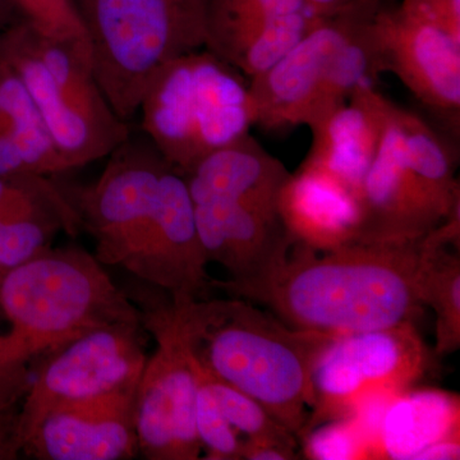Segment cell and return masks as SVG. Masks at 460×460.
I'll list each match as a JSON object with an SVG mask.
<instances>
[{"instance_id": "cell-1", "label": "cell", "mask_w": 460, "mask_h": 460, "mask_svg": "<svg viewBox=\"0 0 460 460\" xmlns=\"http://www.w3.org/2000/svg\"><path fill=\"white\" fill-rule=\"evenodd\" d=\"M65 189L100 263L124 269L174 305L213 295L184 175L145 136L115 148L98 181Z\"/></svg>"}, {"instance_id": "cell-2", "label": "cell", "mask_w": 460, "mask_h": 460, "mask_svg": "<svg viewBox=\"0 0 460 460\" xmlns=\"http://www.w3.org/2000/svg\"><path fill=\"white\" fill-rule=\"evenodd\" d=\"M423 238L328 251L293 242L262 279L220 290L263 305L290 328L330 337L414 323L423 307Z\"/></svg>"}, {"instance_id": "cell-3", "label": "cell", "mask_w": 460, "mask_h": 460, "mask_svg": "<svg viewBox=\"0 0 460 460\" xmlns=\"http://www.w3.org/2000/svg\"><path fill=\"white\" fill-rule=\"evenodd\" d=\"M96 257L48 248L0 279V408L20 407L45 362L91 329L141 313Z\"/></svg>"}, {"instance_id": "cell-4", "label": "cell", "mask_w": 460, "mask_h": 460, "mask_svg": "<svg viewBox=\"0 0 460 460\" xmlns=\"http://www.w3.org/2000/svg\"><path fill=\"white\" fill-rule=\"evenodd\" d=\"M172 305L190 356L298 438L313 408L314 362L335 337L290 328L237 296Z\"/></svg>"}, {"instance_id": "cell-5", "label": "cell", "mask_w": 460, "mask_h": 460, "mask_svg": "<svg viewBox=\"0 0 460 460\" xmlns=\"http://www.w3.org/2000/svg\"><path fill=\"white\" fill-rule=\"evenodd\" d=\"M456 151L420 114L390 100L380 146L358 193L356 242L426 237L460 208Z\"/></svg>"}, {"instance_id": "cell-6", "label": "cell", "mask_w": 460, "mask_h": 460, "mask_svg": "<svg viewBox=\"0 0 460 460\" xmlns=\"http://www.w3.org/2000/svg\"><path fill=\"white\" fill-rule=\"evenodd\" d=\"M17 75L68 171L111 155L131 136L93 75L90 47L45 35L26 20L0 33Z\"/></svg>"}, {"instance_id": "cell-7", "label": "cell", "mask_w": 460, "mask_h": 460, "mask_svg": "<svg viewBox=\"0 0 460 460\" xmlns=\"http://www.w3.org/2000/svg\"><path fill=\"white\" fill-rule=\"evenodd\" d=\"M93 75L129 123L148 84L172 60L204 49L210 0H75Z\"/></svg>"}, {"instance_id": "cell-8", "label": "cell", "mask_w": 460, "mask_h": 460, "mask_svg": "<svg viewBox=\"0 0 460 460\" xmlns=\"http://www.w3.org/2000/svg\"><path fill=\"white\" fill-rule=\"evenodd\" d=\"M138 114L145 137L183 175L255 126L247 78L205 48L163 66Z\"/></svg>"}, {"instance_id": "cell-9", "label": "cell", "mask_w": 460, "mask_h": 460, "mask_svg": "<svg viewBox=\"0 0 460 460\" xmlns=\"http://www.w3.org/2000/svg\"><path fill=\"white\" fill-rule=\"evenodd\" d=\"M383 0H363L332 17H321L279 62L248 81L255 124L268 131L310 128L353 93L348 47Z\"/></svg>"}, {"instance_id": "cell-10", "label": "cell", "mask_w": 460, "mask_h": 460, "mask_svg": "<svg viewBox=\"0 0 460 460\" xmlns=\"http://www.w3.org/2000/svg\"><path fill=\"white\" fill-rule=\"evenodd\" d=\"M155 339L135 395L138 456L148 460H198L202 450L196 425V377L184 347L171 296L140 280L124 289Z\"/></svg>"}, {"instance_id": "cell-11", "label": "cell", "mask_w": 460, "mask_h": 460, "mask_svg": "<svg viewBox=\"0 0 460 460\" xmlns=\"http://www.w3.org/2000/svg\"><path fill=\"white\" fill-rule=\"evenodd\" d=\"M431 365V352L414 323L332 339L314 362L313 408L302 434L352 417L374 399L411 389Z\"/></svg>"}, {"instance_id": "cell-12", "label": "cell", "mask_w": 460, "mask_h": 460, "mask_svg": "<svg viewBox=\"0 0 460 460\" xmlns=\"http://www.w3.org/2000/svg\"><path fill=\"white\" fill-rule=\"evenodd\" d=\"M142 317L91 329L42 365L20 404L21 452L39 420L60 404L107 394L140 380L148 354Z\"/></svg>"}, {"instance_id": "cell-13", "label": "cell", "mask_w": 460, "mask_h": 460, "mask_svg": "<svg viewBox=\"0 0 460 460\" xmlns=\"http://www.w3.org/2000/svg\"><path fill=\"white\" fill-rule=\"evenodd\" d=\"M378 74L392 72L429 113L459 136L460 42L425 14L381 3L371 21Z\"/></svg>"}, {"instance_id": "cell-14", "label": "cell", "mask_w": 460, "mask_h": 460, "mask_svg": "<svg viewBox=\"0 0 460 460\" xmlns=\"http://www.w3.org/2000/svg\"><path fill=\"white\" fill-rule=\"evenodd\" d=\"M192 204L208 262L219 263L229 274L228 280L213 279L214 290L262 279L295 242L277 206L241 198Z\"/></svg>"}, {"instance_id": "cell-15", "label": "cell", "mask_w": 460, "mask_h": 460, "mask_svg": "<svg viewBox=\"0 0 460 460\" xmlns=\"http://www.w3.org/2000/svg\"><path fill=\"white\" fill-rule=\"evenodd\" d=\"M136 385L48 411L22 444L38 460H126L138 456Z\"/></svg>"}, {"instance_id": "cell-16", "label": "cell", "mask_w": 460, "mask_h": 460, "mask_svg": "<svg viewBox=\"0 0 460 460\" xmlns=\"http://www.w3.org/2000/svg\"><path fill=\"white\" fill-rule=\"evenodd\" d=\"M56 175H0V271L51 247L59 233L75 237L80 215Z\"/></svg>"}, {"instance_id": "cell-17", "label": "cell", "mask_w": 460, "mask_h": 460, "mask_svg": "<svg viewBox=\"0 0 460 460\" xmlns=\"http://www.w3.org/2000/svg\"><path fill=\"white\" fill-rule=\"evenodd\" d=\"M390 99L363 84L349 99L310 127L311 150L302 165L323 172L358 199L380 146Z\"/></svg>"}, {"instance_id": "cell-18", "label": "cell", "mask_w": 460, "mask_h": 460, "mask_svg": "<svg viewBox=\"0 0 460 460\" xmlns=\"http://www.w3.org/2000/svg\"><path fill=\"white\" fill-rule=\"evenodd\" d=\"M279 211L296 243L316 251L353 243L359 223L358 199L323 172L301 165L281 190Z\"/></svg>"}, {"instance_id": "cell-19", "label": "cell", "mask_w": 460, "mask_h": 460, "mask_svg": "<svg viewBox=\"0 0 460 460\" xmlns=\"http://www.w3.org/2000/svg\"><path fill=\"white\" fill-rule=\"evenodd\" d=\"M460 438L459 396L438 389L390 396L371 431V459L414 460L440 441Z\"/></svg>"}, {"instance_id": "cell-20", "label": "cell", "mask_w": 460, "mask_h": 460, "mask_svg": "<svg viewBox=\"0 0 460 460\" xmlns=\"http://www.w3.org/2000/svg\"><path fill=\"white\" fill-rule=\"evenodd\" d=\"M66 171L25 87L2 62L0 175H58Z\"/></svg>"}, {"instance_id": "cell-21", "label": "cell", "mask_w": 460, "mask_h": 460, "mask_svg": "<svg viewBox=\"0 0 460 460\" xmlns=\"http://www.w3.org/2000/svg\"><path fill=\"white\" fill-rule=\"evenodd\" d=\"M420 296L436 314L438 357L460 348V247L443 243L432 233L423 238Z\"/></svg>"}, {"instance_id": "cell-22", "label": "cell", "mask_w": 460, "mask_h": 460, "mask_svg": "<svg viewBox=\"0 0 460 460\" xmlns=\"http://www.w3.org/2000/svg\"><path fill=\"white\" fill-rule=\"evenodd\" d=\"M198 366L204 371L205 376L213 389L217 404L226 419L228 420L229 425L243 438L244 443L247 441H279V443L296 447V436L286 426L281 425L279 420H275L260 402L208 374L199 363Z\"/></svg>"}, {"instance_id": "cell-23", "label": "cell", "mask_w": 460, "mask_h": 460, "mask_svg": "<svg viewBox=\"0 0 460 460\" xmlns=\"http://www.w3.org/2000/svg\"><path fill=\"white\" fill-rule=\"evenodd\" d=\"M299 12H311L305 0H210L205 48Z\"/></svg>"}, {"instance_id": "cell-24", "label": "cell", "mask_w": 460, "mask_h": 460, "mask_svg": "<svg viewBox=\"0 0 460 460\" xmlns=\"http://www.w3.org/2000/svg\"><path fill=\"white\" fill-rule=\"evenodd\" d=\"M186 347V345H184ZM190 356V353H189ZM196 377V425L205 459L241 460L244 440L229 425L204 371L190 356Z\"/></svg>"}, {"instance_id": "cell-25", "label": "cell", "mask_w": 460, "mask_h": 460, "mask_svg": "<svg viewBox=\"0 0 460 460\" xmlns=\"http://www.w3.org/2000/svg\"><path fill=\"white\" fill-rule=\"evenodd\" d=\"M299 438L304 441L305 459H371L370 438L357 416L320 423Z\"/></svg>"}, {"instance_id": "cell-26", "label": "cell", "mask_w": 460, "mask_h": 460, "mask_svg": "<svg viewBox=\"0 0 460 460\" xmlns=\"http://www.w3.org/2000/svg\"><path fill=\"white\" fill-rule=\"evenodd\" d=\"M21 16L51 38L89 45L75 0H12Z\"/></svg>"}, {"instance_id": "cell-27", "label": "cell", "mask_w": 460, "mask_h": 460, "mask_svg": "<svg viewBox=\"0 0 460 460\" xmlns=\"http://www.w3.org/2000/svg\"><path fill=\"white\" fill-rule=\"evenodd\" d=\"M460 42V0H401Z\"/></svg>"}, {"instance_id": "cell-28", "label": "cell", "mask_w": 460, "mask_h": 460, "mask_svg": "<svg viewBox=\"0 0 460 460\" xmlns=\"http://www.w3.org/2000/svg\"><path fill=\"white\" fill-rule=\"evenodd\" d=\"M20 407L0 408V460L18 459L21 452L18 435Z\"/></svg>"}, {"instance_id": "cell-29", "label": "cell", "mask_w": 460, "mask_h": 460, "mask_svg": "<svg viewBox=\"0 0 460 460\" xmlns=\"http://www.w3.org/2000/svg\"><path fill=\"white\" fill-rule=\"evenodd\" d=\"M296 447L279 441H247L242 459L246 460H293L299 459Z\"/></svg>"}, {"instance_id": "cell-30", "label": "cell", "mask_w": 460, "mask_h": 460, "mask_svg": "<svg viewBox=\"0 0 460 460\" xmlns=\"http://www.w3.org/2000/svg\"><path fill=\"white\" fill-rule=\"evenodd\" d=\"M460 458V438L440 441L417 454L414 460H454Z\"/></svg>"}, {"instance_id": "cell-31", "label": "cell", "mask_w": 460, "mask_h": 460, "mask_svg": "<svg viewBox=\"0 0 460 460\" xmlns=\"http://www.w3.org/2000/svg\"><path fill=\"white\" fill-rule=\"evenodd\" d=\"M361 2L363 0H305L311 12L319 17L334 16Z\"/></svg>"}, {"instance_id": "cell-32", "label": "cell", "mask_w": 460, "mask_h": 460, "mask_svg": "<svg viewBox=\"0 0 460 460\" xmlns=\"http://www.w3.org/2000/svg\"><path fill=\"white\" fill-rule=\"evenodd\" d=\"M20 20H22V16L14 3L12 0H0V33Z\"/></svg>"}, {"instance_id": "cell-33", "label": "cell", "mask_w": 460, "mask_h": 460, "mask_svg": "<svg viewBox=\"0 0 460 460\" xmlns=\"http://www.w3.org/2000/svg\"><path fill=\"white\" fill-rule=\"evenodd\" d=\"M2 274H3V272L0 271V279H2Z\"/></svg>"}, {"instance_id": "cell-34", "label": "cell", "mask_w": 460, "mask_h": 460, "mask_svg": "<svg viewBox=\"0 0 460 460\" xmlns=\"http://www.w3.org/2000/svg\"><path fill=\"white\" fill-rule=\"evenodd\" d=\"M0 65H2V62H0Z\"/></svg>"}]
</instances>
